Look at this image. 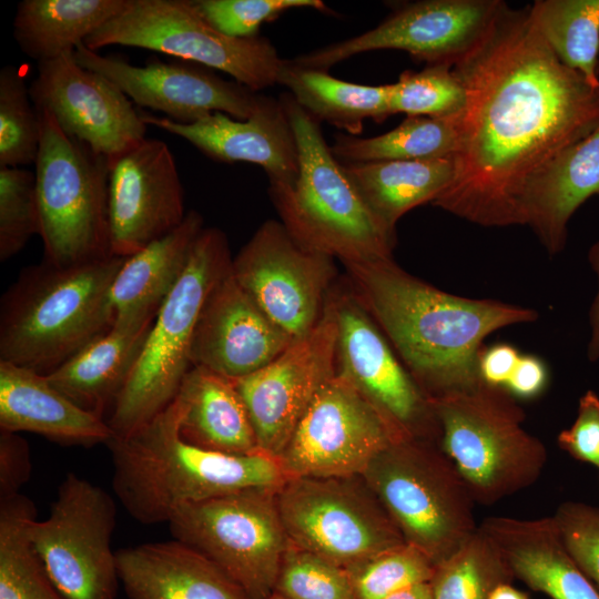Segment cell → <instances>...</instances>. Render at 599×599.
Instances as JSON below:
<instances>
[{"instance_id": "1", "label": "cell", "mask_w": 599, "mask_h": 599, "mask_svg": "<svg viewBox=\"0 0 599 599\" xmlns=\"http://www.w3.org/2000/svg\"><path fill=\"white\" fill-rule=\"evenodd\" d=\"M453 70L466 91L460 143L432 204L486 227L525 225L531 179L599 125V83L559 61L529 6L507 4Z\"/></svg>"}, {"instance_id": "2", "label": "cell", "mask_w": 599, "mask_h": 599, "mask_svg": "<svg viewBox=\"0 0 599 599\" xmlns=\"http://www.w3.org/2000/svg\"><path fill=\"white\" fill-rule=\"evenodd\" d=\"M345 268L349 288L427 399L477 386L484 339L538 318L531 308L446 293L393 258Z\"/></svg>"}, {"instance_id": "3", "label": "cell", "mask_w": 599, "mask_h": 599, "mask_svg": "<svg viewBox=\"0 0 599 599\" xmlns=\"http://www.w3.org/2000/svg\"><path fill=\"white\" fill-rule=\"evenodd\" d=\"M112 486L139 522H169L182 506L250 488H278L287 479L265 453L229 455L185 441L174 399L149 423L108 441Z\"/></svg>"}, {"instance_id": "4", "label": "cell", "mask_w": 599, "mask_h": 599, "mask_svg": "<svg viewBox=\"0 0 599 599\" xmlns=\"http://www.w3.org/2000/svg\"><path fill=\"white\" fill-rule=\"evenodd\" d=\"M125 257L21 271L0 307V362L47 375L108 332L113 281Z\"/></svg>"}, {"instance_id": "5", "label": "cell", "mask_w": 599, "mask_h": 599, "mask_svg": "<svg viewBox=\"0 0 599 599\" xmlns=\"http://www.w3.org/2000/svg\"><path fill=\"white\" fill-rule=\"evenodd\" d=\"M298 148L291 187H268L290 234L304 247L343 265L390 260L396 232L370 210L327 144L321 123L286 92L280 97Z\"/></svg>"}, {"instance_id": "6", "label": "cell", "mask_w": 599, "mask_h": 599, "mask_svg": "<svg viewBox=\"0 0 599 599\" xmlns=\"http://www.w3.org/2000/svg\"><path fill=\"white\" fill-rule=\"evenodd\" d=\"M428 402L439 447L476 504L491 505L540 477L546 448L522 427L525 413L506 388L481 382Z\"/></svg>"}, {"instance_id": "7", "label": "cell", "mask_w": 599, "mask_h": 599, "mask_svg": "<svg viewBox=\"0 0 599 599\" xmlns=\"http://www.w3.org/2000/svg\"><path fill=\"white\" fill-rule=\"evenodd\" d=\"M232 257L226 235L203 227L187 266L165 298L143 348L115 400L108 424L113 437L134 433L176 396L191 369V348L202 307L215 284L229 272Z\"/></svg>"}, {"instance_id": "8", "label": "cell", "mask_w": 599, "mask_h": 599, "mask_svg": "<svg viewBox=\"0 0 599 599\" xmlns=\"http://www.w3.org/2000/svg\"><path fill=\"white\" fill-rule=\"evenodd\" d=\"M406 544L435 566L477 529L476 501L453 461L423 438H407L380 451L362 474Z\"/></svg>"}, {"instance_id": "9", "label": "cell", "mask_w": 599, "mask_h": 599, "mask_svg": "<svg viewBox=\"0 0 599 599\" xmlns=\"http://www.w3.org/2000/svg\"><path fill=\"white\" fill-rule=\"evenodd\" d=\"M41 136L34 162L44 261L71 267L113 256L110 248V162L38 111Z\"/></svg>"}, {"instance_id": "10", "label": "cell", "mask_w": 599, "mask_h": 599, "mask_svg": "<svg viewBox=\"0 0 599 599\" xmlns=\"http://www.w3.org/2000/svg\"><path fill=\"white\" fill-rule=\"evenodd\" d=\"M84 45L93 51L109 45L153 50L222 71L255 92L277 84L284 61L266 38L223 34L191 0H130Z\"/></svg>"}, {"instance_id": "11", "label": "cell", "mask_w": 599, "mask_h": 599, "mask_svg": "<svg viewBox=\"0 0 599 599\" xmlns=\"http://www.w3.org/2000/svg\"><path fill=\"white\" fill-rule=\"evenodd\" d=\"M278 488L184 505L167 522L171 534L214 561L250 599H265L275 590L290 544L276 505Z\"/></svg>"}, {"instance_id": "12", "label": "cell", "mask_w": 599, "mask_h": 599, "mask_svg": "<svg viewBox=\"0 0 599 599\" xmlns=\"http://www.w3.org/2000/svg\"><path fill=\"white\" fill-rule=\"evenodd\" d=\"M276 505L291 544L343 568L405 542L361 475L288 478Z\"/></svg>"}, {"instance_id": "13", "label": "cell", "mask_w": 599, "mask_h": 599, "mask_svg": "<svg viewBox=\"0 0 599 599\" xmlns=\"http://www.w3.org/2000/svg\"><path fill=\"white\" fill-rule=\"evenodd\" d=\"M29 519L27 532L47 573L68 599H115L116 552L111 542L116 507L103 488L68 473L50 515Z\"/></svg>"}, {"instance_id": "14", "label": "cell", "mask_w": 599, "mask_h": 599, "mask_svg": "<svg viewBox=\"0 0 599 599\" xmlns=\"http://www.w3.org/2000/svg\"><path fill=\"white\" fill-rule=\"evenodd\" d=\"M414 438L396 428L338 369L317 392L282 453L284 474L349 477L395 441Z\"/></svg>"}, {"instance_id": "15", "label": "cell", "mask_w": 599, "mask_h": 599, "mask_svg": "<svg viewBox=\"0 0 599 599\" xmlns=\"http://www.w3.org/2000/svg\"><path fill=\"white\" fill-rule=\"evenodd\" d=\"M506 6L501 0L405 2L377 27L291 60L328 71L364 52L400 50L426 65H454L481 43Z\"/></svg>"}, {"instance_id": "16", "label": "cell", "mask_w": 599, "mask_h": 599, "mask_svg": "<svg viewBox=\"0 0 599 599\" xmlns=\"http://www.w3.org/2000/svg\"><path fill=\"white\" fill-rule=\"evenodd\" d=\"M231 272L263 313L293 341L317 325L336 275L334 258L302 246L267 220L232 260Z\"/></svg>"}, {"instance_id": "17", "label": "cell", "mask_w": 599, "mask_h": 599, "mask_svg": "<svg viewBox=\"0 0 599 599\" xmlns=\"http://www.w3.org/2000/svg\"><path fill=\"white\" fill-rule=\"evenodd\" d=\"M337 324L327 296L322 318L261 369L232 379L262 453L277 457L322 386L337 370Z\"/></svg>"}, {"instance_id": "18", "label": "cell", "mask_w": 599, "mask_h": 599, "mask_svg": "<svg viewBox=\"0 0 599 599\" xmlns=\"http://www.w3.org/2000/svg\"><path fill=\"white\" fill-rule=\"evenodd\" d=\"M38 111L85 143L110 164L146 136V124L130 99L105 77L83 68L74 52L38 63L29 87Z\"/></svg>"}, {"instance_id": "19", "label": "cell", "mask_w": 599, "mask_h": 599, "mask_svg": "<svg viewBox=\"0 0 599 599\" xmlns=\"http://www.w3.org/2000/svg\"><path fill=\"white\" fill-rule=\"evenodd\" d=\"M337 369L402 433L424 438L438 427L429 402L352 290L332 288Z\"/></svg>"}, {"instance_id": "20", "label": "cell", "mask_w": 599, "mask_h": 599, "mask_svg": "<svg viewBox=\"0 0 599 599\" xmlns=\"http://www.w3.org/2000/svg\"><path fill=\"white\" fill-rule=\"evenodd\" d=\"M74 57L83 68L110 80L135 104L162 112L181 124L215 112L245 120L261 99L260 92L195 63L154 61L134 65L116 55H102L84 43L77 47Z\"/></svg>"}, {"instance_id": "21", "label": "cell", "mask_w": 599, "mask_h": 599, "mask_svg": "<svg viewBox=\"0 0 599 599\" xmlns=\"http://www.w3.org/2000/svg\"><path fill=\"white\" fill-rule=\"evenodd\" d=\"M184 191L169 145L145 138L110 164L109 225L113 256L128 257L185 219Z\"/></svg>"}, {"instance_id": "22", "label": "cell", "mask_w": 599, "mask_h": 599, "mask_svg": "<svg viewBox=\"0 0 599 599\" xmlns=\"http://www.w3.org/2000/svg\"><path fill=\"white\" fill-rule=\"evenodd\" d=\"M140 113L146 125L186 140L215 161L261 166L270 187H291L298 177L297 142L280 99L261 94L256 110L245 120L215 112L194 123L181 124L165 116Z\"/></svg>"}, {"instance_id": "23", "label": "cell", "mask_w": 599, "mask_h": 599, "mask_svg": "<svg viewBox=\"0 0 599 599\" xmlns=\"http://www.w3.org/2000/svg\"><path fill=\"white\" fill-rule=\"evenodd\" d=\"M293 342L263 313L230 268L202 307L191 364L237 379L274 361Z\"/></svg>"}, {"instance_id": "24", "label": "cell", "mask_w": 599, "mask_h": 599, "mask_svg": "<svg viewBox=\"0 0 599 599\" xmlns=\"http://www.w3.org/2000/svg\"><path fill=\"white\" fill-rule=\"evenodd\" d=\"M115 552L129 599H250L214 561L177 539Z\"/></svg>"}, {"instance_id": "25", "label": "cell", "mask_w": 599, "mask_h": 599, "mask_svg": "<svg viewBox=\"0 0 599 599\" xmlns=\"http://www.w3.org/2000/svg\"><path fill=\"white\" fill-rule=\"evenodd\" d=\"M479 528L508 565L514 579L551 599H599V589L576 564L551 517H490Z\"/></svg>"}, {"instance_id": "26", "label": "cell", "mask_w": 599, "mask_h": 599, "mask_svg": "<svg viewBox=\"0 0 599 599\" xmlns=\"http://www.w3.org/2000/svg\"><path fill=\"white\" fill-rule=\"evenodd\" d=\"M0 428L64 445L108 444L113 437L106 420L75 405L45 375L7 362H0Z\"/></svg>"}, {"instance_id": "27", "label": "cell", "mask_w": 599, "mask_h": 599, "mask_svg": "<svg viewBox=\"0 0 599 599\" xmlns=\"http://www.w3.org/2000/svg\"><path fill=\"white\" fill-rule=\"evenodd\" d=\"M595 195L599 196V125L531 179L524 196L525 224L550 255L559 254L571 216Z\"/></svg>"}, {"instance_id": "28", "label": "cell", "mask_w": 599, "mask_h": 599, "mask_svg": "<svg viewBox=\"0 0 599 599\" xmlns=\"http://www.w3.org/2000/svg\"><path fill=\"white\" fill-rule=\"evenodd\" d=\"M203 227L202 215L191 210L174 231L125 257L111 288L113 324L155 317L183 275Z\"/></svg>"}, {"instance_id": "29", "label": "cell", "mask_w": 599, "mask_h": 599, "mask_svg": "<svg viewBox=\"0 0 599 599\" xmlns=\"http://www.w3.org/2000/svg\"><path fill=\"white\" fill-rule=\"evenodd\" d=\"M153 319L113 324L47 374V379L75 405L103 418L104 410L113 407L124 388Z\"/></svg>"}, {"instance_id": "30", "label": "cell", "mask_w": 599, "mask_h": 599, "mask_svg": "<svg viewBox=\"0 0 599 599\" xmlns=\"http://www.w3.org/2000/svg\"><path fill=\"white\" fill-rule=\"evenodd\" d=\"M181 437L229 455L260 453L244 402L232 379L193 366L174 397Z\"/></svg>"}, {"instance_id": "31", "label": "cell", "mask_w": 599, "mask_h": 599, "mask_svg": "<svg viewBox=\"0 0 599 599\" xmlns=\"http://www.w3.org/2000/svg\"><path fill=\"white\" fill-rule=\"evenodd\" d=\"M130 0H22L13 19L20 50L37 63L74 52Z\"/></svg>"}, {"instance_id": "32", "label": "cell", "mask_w": 599, "mask_h": 599, "mask_svg": "<svg viewBox=\"0 0 599 599\" xmlns=\"http://www.w3.org/2000/svg\"><path fill=\"white\" fill-rule=\"evenodd\" d=\"M364 201L392 231L412 209L433 202L455 176V156L342 163Z\"/></svg>"}, {"instance_id": "33", "label": "cell", "mask_w": 599, "mask_h": 599, "mask_svg": "<svg viewBox=\"0 0 599 599\" xmlns=\"http://www.w3.org/2000/svg\"><path fill=\"white\" fill-rule=\"evenodd\" d=\"M319 123L325 121L344 133L359 136L368 119L384 122L392 114L390 85H368L334 78L326 70L295 64L284 59L278 82Z\"/></svg>"}, {"instance_id": "34", "label": "cell", "mask_w": 599, "mask_h": 599, "mask_svg": "<svg viewBox=\"0 0 599 599\" xmlns=\"http://www.w3.org/2000/svg\"><path fill=\"white\" fill-rule=\"evenodd\" d=\"M461 115L407 116L390 131L370 138L337 133L331 151L341 163L453 158L459 149Z\"/></svg>"}, {"instance_id": "35", "label": "cell", "mask_w": 599, "mask_h": 599, "mask_svg": "<svg viewBox=\"0 0 599 599\" xmlns=\"http://www.w3.org/2000/svg\"><path fill=\"white\" fill-rule=\"evenodd\" d=\"M530 16L561 63L599 83V0H536Z\"/></svg>"}, {"instance_id": "36", "label": "cell", "mask_w": 599, "mask_h": 599, "mask_svg": "<svg viewBox=\"0 0 599 599\" xmlns=\"http://www.w3.org/2000/svg\"><path fill=\"white\" fill-rule=\"evenodd\" d=\"M33 502L18 494L0 500V599H68L52 582L27 532Z\"/></svg>"}, {"instance_id": "37", "label": "cell", "mask_w": 599, "mask_h": 599, "mask_svg": "<svg viewBox=\"0 0 599 599\" xmlns=\"http://www.w3.org/2000/svg\"><path fill=\"white\" fill-rule=\"evenodd\" d=\"M512 573L499 550L478 529L448 558L435 566L429 581L433 599H489Z\"/></svg>"}, {"instance_id": "38", "label": "cell", "mask_w": 599, "mask_h": 599, "mask_svg": "<svg viewBox=\"0 0 599 599\" xmlns=\"http://www.w3.org/2000/svg\"><path fill=\"white\" fill-rule=\"evenodd\" d=\"M41 120L23 74L14 65L0 71V167L34 164Z\"/></svg>"}, {"instance_id": "39", "label": "cell", "mask_w": 599, "mask_h": 599, "mask_svg": "<svg viewBox=\"0 0 599 599\" xmlns=\"http://www.w3.org/2000/svg\"><path fill=\"white\" fill-rule=\"evenodd\" d=\"M389 85L392 114L451 119L460 116L466 106V91L450 64L406 70Z\"/></svg>"}, {"instance_id": "40", "label": "cell", "mask_w": 599, "mask_h": 599, "mask_svg": "<svg viewBox=\"0 0 599 599\" xmlns=\"http://www.w3.org/2000/svg\"><path fill=\"white\" fill-rule=\"evenodd\" d=\"M357 599H385L429 583L435 564L419 549L402 544L345 568Z\"/></svg>"}, {"instance_id": "41", "label": "cell", "mask_w": 599, "mask_h": 599, "mask_svg": "<svg viewBox=\"0 0 599 599\" xmlns=\"http://www.w3.org/2000/svg\"><path fill=\"white\" fill-rule=\"evenodd\" d=\"M274 592L290 599H357L345 568L291 542Z\"/></svg>"}, {"instance_id": "42", "label": "cell", "mask_w": 599, "mask_h": 599, "mask_svg": "<svg viewBox=\"0 0 599 599\" xmlns=\"http://www.w3.org/2000/svg\"><path fill=\"white\" fill-rule=\"evenodd\" d=\"M40 233L34 172L0 167V261L18 254Z\"/></svg>"}, {"instance_id": "43", "label": "cell", "mask_w": 599, "mask_h": 599, "mask_svg": "<svg viewBox=\"0 0 599 599\" xmlns=\"http://www.w3.org/2000/svg\"><path fill=\"white\" fill-rule=\"evenodd\" d=\"M213 28L232 38H254L261 26L291 9L325 10L321 0H191Z\"/></svg>"}, {"instance_id": "44", "label": "cell", "mask_w": 599, "mask_h": 599, "mask_svg": "<svg viewBox=\"0 0 599 599\" xmlns=\"http://www.w3.org/2000/svg\"><path fill=\"white\" fill-rule=\"evenodd\" d=\"M552 518L567 550L599 589V508L567 501L559 505Z\"/></svg>"}, {"instance_id": "45", "label": "cell", "mask_w": 599, "mask_h": 599, "mask_svg": "<svg viewBox=\"0 0 599 599\" xmlns=\"http://www.w3.org/2000/svg\"><path fill=\"white\" fill-rule=\"evenodd\" d=\"M557 441L573 458L599 468V396L593 390L580 397L576 420Z\"/></svg>"}, {"instance_id": "46", "label": "cell", "mask_w": 599, "mask_h": 599, "mask_svg": "<svg viewBox=\"0 0 599 599\" xmlns=\"http://www.w3.org/2000/svg\"><path fill=\"white\" fill-rule=\"evenodd\" d=\"M32 470L30 448L18 433H0V500L20 494Z\"/></svg>"}, {"instance_id": "47", "label": "cell", "mask_w": 599, "mask_h": 599, "mask_svg": "<svg viewBox=\"0 0 599 599\" xmlns=\"http://www.w3.org/2000/svg\"><path fill=\"white\" fill-rule=\"evenodd\" d=\"M519 357L517 348L509 344L483 347L478 358L480 380L490 386L505 387Z\"/></svg>"}, {"instance_id": "48", "label": "cell", "mask_w": 599, "mask_h": 599, "mask_svg": "<svg viewBox=\"0 0 599 599\" xmlns=\"http://www.w3.org/2000/svg\"><path fill=\"white\" fill-rule=\"evenodd\" d=\"M548 372L545 363L534 355H520L505 387L515 398H534L546 388Z\"/></svg>"}, {"instance_id": "49", "label": "cell", "mask_w": 599, "mask_h": 599, "mask_svg": "<svg viewBox=\"0 0 599 599\" xmlns=\"http://www.w3.org/2000/svg\"><path fill=\"white\" fill-rule=\"evenodd\" d=\"M588 260L598 277V292L589 312L590 338L587 356L590 362H597L599 359V240L590 247Z\"/></svg>"}, {"instance_id": "50", "label": "cell", "mask_w": 599, "mask_h": 599, "mask_svg": "<svg viewBox=\"0 0 599 599\" xmlns=\"http://www.w3.org/2000/svg\"><path fill=\"white\" fill-rule=\"evenodd\" d=\"M385 599H433L429 583H422L398 591Z\"/></svg>"}, {"instance_id": "51", "label": "cell", "mask_w": 599, "mask_h": 599, "mask_svg": "<svg viewBox=\"0 0 599 599\" xmlns=\"http://www.w3.org/2000/svg\"><path fill=\"white\" fill-rule=\"evenodd\" d=\"M489 599H529L528 596L515 588L511 583L498 586L490 595Z\"/></svg>"}, {"instance_id": "52", "label": "cell", "mask_w": 599, "mask_h": 599, "mask_svg": "<svg viewBox=\"0 0 599 599\" xmlns=\"http://www.w3.org/2000/svg\"><path fill=\"white\" fill-rule=\"evenodd\" d=\"M265 599H290V598H286V597H284L283 595H281L278 592H273L272 595H270Z\"/></svg>"}]
</instances>
